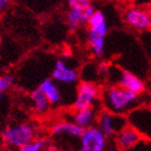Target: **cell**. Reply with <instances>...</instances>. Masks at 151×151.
<instances>
[{"instance_id": "obj_9", "label": "cell", "mask_w": 151, "mask_h": 151, "mask_svg": "<svg viewBox=\"0 0 151 151\" xmlns=\"http://www.w3.org/2000/svg\"><path fill=\"white\" fill-rule=\"evenodd\" d=\"M142 137L134 127L127 124L116 135V144L122 151H129L142 142Z\"/></svg>"}, {"instance_id": "obj_1", "label": "cell", "mask_w": 151, "mask_h": 151, "mask_svg": "<svg viewBox=\"0 0 151 151\" xmlns=\"http://www.w3.org/2000/svg\"><path fill=\"white\" fill-rule=\"evenodd\" d=\"M101 99L106 111L116 114H123L136 104V101H138V95L119 85H113L103 92Z\"/></svg>"}, {"instance_id": "obj_11", "label": "cell", "mask_w": 151, "mask_h": 151, "mask_svg": "<svg viewBox=\"0 0 151 151\" xmlns=\"http://www.w3.org/2000/svg\"><path fill=\"white\" fill-rule=\"evenodd\" d=\"M84 129H81L73 121H64L54 124L51 133L54 137H68V138L80 139Z\"/></svg>"}, {"instance_id": "obj_2", "label": "cell", "mask_w": 151, "mask_h": 151, "mask_svg": "<svg viewBox=\"0 0 151 151\" xmlns=\"http://www.w3.org/2000/svg\"><path fill=\"white\" fill-rule=\"evenodd\" d=\"M36 138V129L30 123H19L8 126L2 133L3 142L9 148L21 149Z\"/></svg>"}, {"instance_id": "obj_14", "label": "cell", "mask_w": 151, "mask_h": 151, "mask_svg": "<svg viewBox=\"0 0 151 151\" xmlns=\"http://www.w3.org/2000/svg\"><path fill=\"white\" fill-rule=\"evenodd\" d=\"M97 111L95 107H88L80 110H75L73 114V122L76 123L81 129H85L91 126H94V123L97 120Z\"/></svg>"}, {"instance_id": "obj_16", "label": "cell", "mask_w": 151, "mask_h": 151, "mask_svg": "<svg viewBox=\"0 0 151 151\" xmlns=\"http://www.w3.org/2000/svg\"><path fill=\"white\" fill-rule=\"evenodd\" d=\"M30 101H32V107H34L36 112L42 114V113H45L49 110L50 103L47 101V97L38 88L30 93Z\"/></svg>"}, {"instance_id": "obj_6", "label": "cell", "mask_w": 151, "mask_h": 151, "mask_svg": "<svg viewBox=\"0 0 151 151\" xmlns=\"http://www.w3.org/2000/svg\"><path fill=\"white\" fill-rule=\"evenodd\" d=\"M129 125L140 134L142 138H148L151 142V108L135 109L127 118Z\"/></svg>"}, {"instance_id": "obj_17", "label": "cell", "mask_w": 151, "mask_h": 151, "mask_svg": "<svg viewBox=\"0 0 151 151\" xmlns=\"http://www.w3.org/2000/svg\"><path fill=\"white\" fill-rule=\"evenodd\" d=\"M49 142L45 138H35L19 151H47Z\"/></svg>"}, {"instance_id": "obj_8", "label": "cell", "mask_w": 151, "mask_h": 151, "mask_svg": "<svg viewBox=\"0 0 151 151\" xmlns=\"http://www.w3.org/2000/svg\"><path fill=\"white\" fill-rule=\"evenodd\" d=\"M78 73L63 60H58L52 70V80L63 84H75L78 81Z\"/></svg>"}, {"instance_id": "obj_3", "label": "cell", "mask_w": 151, "mask_h": 151, "mask_svg": "<svg viewBox=\"0 0 151 151\" xmlns=\"http://www.w3.org/2000/svg\"><path fill=\"white\" fill-rule=\"evenodd\" d=\"M96 122H97L96 126L106 137L116 136L123 127H125L129 124L127 118L123 114H116L106 110L98 114Z\"/></svg>"}, {"instance_id": "obj_13", "label": "cell", "mask_w": 151, "mask_h": 151, "mask_svg": "<svg viewBox=\"0 0 151 151\" xmlns=\"http://www.w3.org/2000/svg\"><path fill=\"white\" fill-rule=\"evenodd\" d=\"M95 12V8L93 4L86 8L84 11L77 9H69L67 12V24L70 29L76 30L83 24H88V19Z\"/></svg>"}, {"instance_id": "obj_19", "label": "cell", "mask_w": 151, "mask_h": 151, "mask_svg": "<svg viewBox=\"0 0 151 151\" xmlns=\"http://www.w3.org/2000/svg\"><path fill=\"white\" fill-rule=\"evenodd\" d=\"M68 3H69L70 9H77L81 11H84L86 8H88L92 4L91 1L88 0H69Z\"/></svg>"}, {"instance_id": "obj_21", "label": "cell", "mask_w": 151, "mask_h": 151, "mask_svg": "<svg viewBox=\"0 0 151 151\" xmlns=\"http://www.w3.org/2000/svg\"><path fill=\"white\" fill-rule=\"evenodd\" d=\"M129 151H140V150H139V149L137 148V147H135V148H133L132 150H129ZM149 151H151V149H150V150H149Z\"/></svg>"}, {"instance_id": "obj_4", "label": "cell", "mask_w": 151, "mask_h": 151, "mask_svg": "<svg viewBox=\"0 0 151 151\" xmlns=\"http://www.w3.org/2000/svg\"><path fill=\"white\" fill-rule=\"evenodd\" d=\"M107 147V137L97 126L85 129L79 139L78 151H105Z\"/></svg>"}, {"instance_id": "obj_18", "label": "cell", "mask_w": 151, "mask_h": 151, "mask_svg": "<svg viewBox=\"0 0 151 151\" xmlns=\"http://www.w3.org/2000/svg\"><path fill=\"white\" fill-rule=\"evenodd\" d=\"M13 83V77L10 75L3 76L1 77L0 76V99L2 97L3 93L9 88V86Z\"/></svg>"}, {"instance_id": "obj_20", "label": "cell", "mask_w": 151, "mask_h": 151, "mask_svg": "<svg viewBox=\"0 0 151 151\" xmlns=\"http://www.w3.org/2000/svg\"><path fill=\"white\" fill-rule=\"evenodd\" d=\"M8 4H9V1H8V0H0V14L6 10Z\"/></svg>"}, {"instance_id": "obj_12", "label": "cell", "mask_w": 151, "mask_h": 151, "mask_svg": "<svg viewBox=\"0 0 151 151\" xmlns=\"http://www.w3.org/2000/svg\"><path fill=\"white\" fill-rule=\"evenodd\" d=\"M121 88H125L127 91L132 92L134 94H142L145 90V84L137 76L133 75L129 71L126 70H121L120 76L118 78V84Z\"/></svg>"}, {"instance_id": "obj_7", "label": "cell", "mask_w": 151, "mask_h": 151, "mask_svg": "<svg viewBox=\"0 0 151 151\" xmlns=\"http://www.w3.org/2000/svg\"><path fill=\"white\" fill-rule=\"evenodd\" d=\"M124 21L138 32H146L151 28V13L142 8H129L124 12Z\"/></svg>"}, {"instance_id": "obj_10", "label": "cell", "mask_w": 151, "mask_h": 151, "mask_svg": "<svg viewBox=\"0 0 151 151\" xmlns=\"http://www.w3.org/2000/svg\"><path fill=\"white\" fill-rule=\"evenodd\" d=\"M88 39H105L108 32V25L106 16L101 11L95 10L93 15L88 22Z\"/></svg>"}, {"instance_id": "obj_5", "label": "cell", "mask_w": 151, "mask_h": 151, "mask_svg": "<svg viewBox=\"0 0 151 151\" xmlns=\"http://www.w3.org/2000/svg\"><path fill=\"white\" fill-rule=\"evenodd\" d=\"M99 88L95 83L90 81L81 82L77 90V95L73 101L75 110H80L88 107H94L95 101L98 99Z\"/></svg>"}, {"instance_id": "obj_15", "label": "cell", "mask_w": 151, "mask_h": 151, "mask_svg": "<svg viewBox=\"0 0 151 151\" xmlns=\"http://www.w3.org/2000/svg\"><path fill=\"white\" fill-rule=\"evenodd\" d=\"M38 90L47 97L50 105H58L62 101V92L56 82L52 79H44L41 82Z\"/></svg>"}, {"instance_id": "obj_22", "label": "cell", "mask_w": 151, "mask_h": 151, "mask_svg": "<svg viewBox=\"0 0 151 151\" xmlns=\"http://www.w3.org/2000/svg\"><path fill=\"white\" fill-rule=\"evenodd\" d=\"M1 39H2V38H1V34H0V43H1Z\"/></svg>"}]
</instances>
